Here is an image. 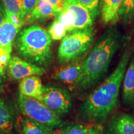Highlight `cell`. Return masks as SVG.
<instances>
[{
	"label": "cell",
	"mask_w": 134,
	"mask_h": 134,
	"mask_svg": "<svg viewBox=\"0 0 134 134\" xmlns=\"http://www.w3.org/2000/svg\"><path fill=\"white\" fill-rule=\"evenodd\" d=\"M21 29L5 17L0 24V47L13 43Z\"/></svg>",
	"instance_id": "16"
},
{
	"label": "cell",
	"mask_w": 134,
	"mask_h": 134,
	"mask_svg": "<svg viewBox=\"0 0 134 134\" xmlns=\"http://www.w3.org/2000/svg\"><path fill=\"white\" fill-rule=\"evenodd\" d=\"M52 41L48 31L34 24L21 29L13 46L21 58L45 69L52 62Z\"/></svg>",
	"instance_id": "3"
},
{
	"label": "cell",
	"mask_w": 134,
	"mask_h": 134,
	"mask_svg": "<svg viewBox=\"0 0 134 134\" xmlns=\"http://www.w3.org/2000/svg\"><path fill=\"white\" fill-rule=\"evenodd\" d=\"M131 55L132 49L128 47L113 71L89 94L80 105V115L85 122L103 124L108 120L118 103L120 88Z\"/></svg>",
	"instance_id": "1"
},
{
	"label": "cell",
	"mask_w": 134,
	"mask_h": 134,
	"mask_svg": "<svg viewBox=\"0 0 134 134\" xmlns=\"http://www.w3.org/2000/svg\"><path fill=\"white\" fill-rule=\"evenodd\" d=\"M47 1L52 6L57 13L61 12L64 9L65 0H47Z\"/></svg>",
	"instance_id": "26"
},
{
	"label": "cell",
	"mask_w": 134,
	"mask_h": 134,
	"mask_svg": "<svg viewBox=\"0 0 134 134\" xmlns=\"http://www.w3.org/2000/svg\"><path fill=\"white\" fill-rule=\"evenodd\" d=\"M14 126V117L8 103L0 99V130L5 134H11Z\"/></svg>",
	"instance_id": "15"
},
{
	"label": "cell",
	"mask_w": 134,
	"mask_h": 134,
	"mask_svg": "<svg viewBox=\"0 0 134 134\" xmlns=\"http://www.w3.org/2000/svg\"><path fill=\"white\" fill-rule=\"evenodd\" d=\"M57 14L54 8L47 0H38L34 8L24 18V24H32L39 20L56 17Z\"/></svg>",
	"instance_id": "13"
},
{
	"label": "cell",
	"mask_w": 134,
	"mask_h": 134,
	"mask_svg": "<svg viewBox=\"0 0 134 134\" xmlns=\"http://www.w3.org/2000/svg\"><path fill=\"white\" fill-rule=\"evenodd\" d=\"M41 101L59 115L71 110L73 99L68 90L55 85L43 86Z\"/></svg>",
	"instance_id": "6"
},
{
	"label": "cell",
	"mask_w": 134,
	"mask_h": 134,
	"mask_svg": "<svg viewBox=\"0 0 134 134\" xmlns=\"http://www.w3.org/2000/svg\"><path fill=\"white\" fill-rule=\"evenodd\" d=\"M5 71L6 70L0 66V80H3L5 78Z\"/></svg>",
	"instance_id": "29"
},
{
	"label": "cell",
	"mask_w": 134,
	"mask_h": 134,
	"mask_svg": "<svg viewBox=\"0 0 134 134\" xmlns=\"http://www.w3.org/2000/svg\"><path fill=\"white\" fill-rule=\"evenodd\" d=\"M80 2L88 10L94 22L100 15L103 0H79Z\"/></svg>",
	"instance_id": "23"
},
{
	"label": "cell",
	"mask_w": 134,
	"mask_h": 134,
	"mask_svg": "<svg viewBox=\"0 0 134 134\" xmlns=\"http://www.w3.org/2000/svg\"><path fill=\"white\" fill-rule=\"evenodd\" d=\"M132 115V117H133V120H134V114Z\"/></svg>",
	"instance_id": "32"
},
{
	"label": "cell",
	"mask_w": 134,
	"mask_h": 134,
	"mask_svg": "<svg viewBox=\"0 0 134 134\" xmlns=\"http://www.w3.org/2000/svg\"><path fill=\"white\" fill-rule=\"evenodd\" d=\"M0 134H5L4 132H3L2 131H1V130H0Z\"/></svg>",
	"instance_id": "31"
},
{
	"label": "cell",
	"mask_w": 134,
	"mask_h": 134,
	"mask_svg": "<svg viewBox=\"0 0 134 134\" xmlns=\"http://www.w3.org/2000/svg\"><path fill=\"white\" fill-rule=\"evenodd\" d=\"M121 91L124 107L134 109V54L131 55L125 70Z\"/></svg>",
	"instance_id": "9"
},
{
	"label": "cell",
	"mask_w": 134,
	"mask_h": 134,
	"mask_svg": "<svg viewBox=\"0 0 134 134\" xmlns=\"http://www.w3.org/2000/svg\"><path fill=\"white\" fill-rule=\"evenodd\" d=\"M2 90V80H0V92Z\"/></svg>",
	"instance_id": "30"
},
{
	"label": "cell",
	"mask_w": 134,
	"mask_h": 134,
	"mask_svg": "<svg viewBox=\"0 0 134 134\" xmlns=\"http://www.w3.org/2000/svg\"><path fill=\"white\" fill-rule=\"evenodd\" d=\"M43 88L40 77L35 75L26 77L20 81L19 90L21 94L41 100Z\"/></svg>",
	"instance_id": "14"
},
{
	"label": "cell",
	"mask_w": 134,
	"mask_h": 134,
	"mask_svg": "<svg viewBox=\"0 0 134 134\" xmlns=\"http://www.w3.org/2000/svg\"><path fill=\"white\" fill-rule=\"evenodd\" d=\"M65 6L74 13L75 16L74 31L93 27L94 21L91 15L79 0H65Z\"/></svg>",
	"instance_id": "10"
},
{
	"label": "cell",
	"mask_w": 134,
	"mask_h": 134,
	"mask_svg": "<svg viewBox=\"0 0 134 134\" xmlns=\"http://www.w3.org/2000/svg\"><path fill=\"white\" fill-rule=\"evenodd\" d=\"M89 127L90 126L82 124H65L55 129L52 134H88Z\"/></svg>",
	"instance_id": "19"
},
{
	"label": "cell",
	"mask_w": 134,
	"mask_h": 134,
	"mask_svg": "<svg viewBox=\"0 0 134 134\" xmlns=\"http://www.w3.org/2000/svg\"><path fill=\"white\" fill-rule=\"evenodd\" d=\"M121 42V34L116 26L106 28L82 60V76L76 85L78 91H88L103 79Z\"/></svg>",
	"instance_id": "2"
},
{
	"label": "cell",
	"mask_w": 134,
	"mask_h": 134,
	"mask_svg": "<svg viewBox=\"0 0 134 134\" xmlns=\"http://www.w3.org/2000/svg\"><path fill=\"white\" fill-rule=\"evenodd\" d=\"M5 16H6V13H5L4 8L3 6V3L0 2V24H1V23L4 20Z\"/></svg>",
	"instance_id": "28"
},
{
	"label": "cell",
	"mask_w": 134,
	"mask_h": 134,
	"mask_svg": "<svg viewBox=\"0 0 134 134\" xmlns=\"http://www.w3.org/2000/svg\"><path fill=\"white\" fill-rule=\"evenodd\" d=\"M55 18L63 24L67 34L74 31L75 16L73 11L68 7L65 6L63 11L57 13Z\"/></svg>",
	"instance_id": "18"
},
{
	"label": "cell",
	"mask_w": 134,
	"mask_h": 134,
	"mask_svg": "<svg viewBox=\"0 0 134 134\" xmlns=\"http://www.w3.org/2000/svg\"><path fill=\"white\" fill-rule=\"evenodd\" d=\"M7 70L10 78L16 81H21L28 76H41L45 72V69L41 67L14 55L11 56Z\"/></svg>",
	"instance_id": "7"
},
{
	"label": "cell",
	"mask_w": 134,
	"mask_h": 134,
	"mask_svg": "<svg viewBox=\"0 0 134 134\" xmlns=\"http://www.w3.org/2000/svg\"><path fill=\"white\" fill-rule=\"evenodd\" d=\"M82 76V60L65 65L53 75V78L58 82L76 85Z\"/></svg>",
	"instance_id": "11"
},
{
	"label": "cell",
	"mask_w": 134,
	"mask_h": 134,
	"mask_svg": "<svg viewBox=\"0 0 134 134\" xmlns=\"http://www.w3.org/2000/svg\"><path fill=\"white\" fill-rule=\"evenodd\" d=\"M18 104L25 117L44 125L51 132L66 124V122L60 118V115L41 100L19 94Z\"/></svg>",
	"instance_id": "5"
},
{
	"label": "cell",
	"mask_w": 134,
	"mask_h": 134,
	"mask_svg": "<svg viewBox=\"0 0 134 134\" xmlns=\"http://www.w3.org/2000/svg\"><path fill=\"white\" fill-rule=\"evenodd\" d=\"M13 43L0 47V66L6 70L11 58Z\"/></svg>",
	"instance_id": "24"
},
{
	"label": "cell",
	"mask_w": 134,
	"mask_h": 134,
	"mask_svg": "<svg viewBox=\"0 0 134 134\" xmlns=\"http://www.w3.org/2000/svg\"><path fill=\"white\" fill-rule=\"evenodd\" d=\"M48 32L52 40L60 41L67 34V31L63 24L58 19H55L49 27Z\"/></svg>",
	"instance_id": "22"
},
{
	"label": "cell",
	"mask_w": 134,
	"mask_h": 134,
	"mask_svg": "<svg viewBox=\"0 0 134 134\" xmlns=\"http://www.w3.org/2000/svg\"><path fill=\"white\" fill-rule=\"evenodd\" d=\"M105 134H134L132 115L125 113L114 115L107 123Z\"/></svg>",
	"instance_id": "8"
},
{
	"label": "cell",
	"mask_w": 134,
	"mask_h": 134,
	"mask_svg": "<svg viewBox=\"0 0 134 134\" xmlns=\"http://www.w3.org/2000/svg\"><path fill=\"white\" fill-rule=\"evenodd\" d=\"M124 0H103L100 17L103 25H115L119 18V10Z\"/></svg>",
	"instance_id": "12"
},
{
	"label": "cell",
	"mask_w": 134,
	"mask_h": 134,
	"mask_svg": "<svg viewBox=\"0 0 134 134\" xmlns=\"http://www.w3.org/2000/svg\"><path fill=\"white\" fill-rule=\"evenodd\" d=\"M21 128L23 134H50L51 132L44 125L26 117L22 119Z\"/></svg>",
	"instance_id": "17"
},
{
	"label": "cell",
	"mask_w": 134,
	"mask_h": 134,
	"mask_svg": "<svg viewBox=\"0 0 134 134\" xmlns=\"http://www.w3.org/2000/svg\"><path fill=\"white\" fill-rule=\"evenodd\" d=\"M119 13L124 23H130L134 16V0H124Z\"/></svg>",
	"instance_id": "21"
},
{
	"label": "cell",
	"mask_w": 134,
	"mask_h": 134,
	"mask_svg": "<svg viewBox=\"0 0 134 134\" xmlns=\"http://www.w3.org/2000/svg\"><path fill=\"white\" fill-rule=\"evenodd\" d=\"M96 34L93 27L67 34L62 39L58 48V64L66 65L83 60L93 47Z\"/></svg>",
	"instance_id": "4"
},
{
	"label": "cell",
	"mask_w": 134,
	"mask_h": 134,
	"mask_svg": "<svg viewBox=\"0 0 134 134\" xmlns=\"http://www.w3.org/2000/svg\"><path fill=\"white\" fill-rule=\"evenodd\" d=\"M88 134H105V132L102 124H93L90 125Z\"/></svg>",
	"instance_id": "27"
},
{
	"label": "cell",
	"mask_w": 134,
	"mask_h": 134,
	"mask_svg": "<svg viewBox=\"0 0 134 134\" xmlns=\"http://www.w3.org/2000/svg\"><path fill=\"white\" fill-rule=\"evenodd\" d=\"M22 1H23V16L24 18L34 8L37 4L38 0H22Z\"/></svg>",
	"instance_id": "25"
},
{
	"label": "cell",
	"mask_w": 134,
	"mask_h": 134,
	"mask_svg": "<svg viewBox=\"0 0 134 134\" xmlns=\"http://www.w3.org/2000/svg\"><path fill=\"white\" fill-rule=\"evenodd\" d=\"M2 1L6 14L20 17L24 20L22 0H2Z\"/></svg>",
	"instance_id": "20"
}]
</instances>
